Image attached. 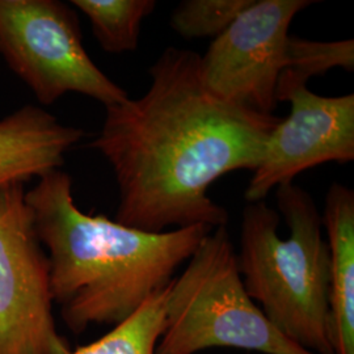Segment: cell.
Wrapping results in <instances>:
<instances>
[{
	"mask_svg": "<svg viewBox=\"0 0 354 354\" xmlns=\"http://www.w3.org/2000/svg\"><path fill=\"white\" fill-rule=\"evenodd\" d=\"M197 53L167 48L149 70L138 99L106 106L91 143L113 168L114 221L146 232L203 225L227 226V210L209 197L219 177L254 171L274 114L222 102L203 86Z\"/></svg>",
	"mask_w": 354,
	"mask_h": 354,
	"instance_id": "obj_1",
	"label": "cell"
},
{
	"mask_svg": "<svg viewBox=\"0 0 354 354\" xmlns=\"http://www.w3.org/2000/svg\"><path fill=\"white\" fill-rule=\"evenodd\" d=\"M26 197L49 259L53 302L74 333L125 322L165 290L214 230L196 225L146 232L84 213L61 169L39 177Z\"/></svg>",
	"mask_w": 354,
	"mask_h": 354,
	"instance_id": "obj_2",
	"label": "cell"
},
{
	"mask_svg": "<svg viewBox=\"0 0 354 354\" xmlns=\"http://www.w3.org/2000/svg\"><path fill=\"white\" fill-rule=\"evenodd\" d=\"M277 206L290 230L279 236V214L264 201L241 215V279L266 319L314 354H335L329 313V253L322 215L310 193L294 184L277 188Z\"/></svg>",
	"mask_w": 354,
	"mask_h": 354,
	"instance_id": "obj_3",
	"label": "cell"
},
{
	"mask_svg": "<svg viewBox=\"0 0 354 354\" xmlns=\"http://www.w3.org/2000/svg\"><path fill=\"white\" fill-rule=\"evenodd\" d=\"M210 348L314 354L282 335L248 295L227 226L214 228L169 283L155 354H197Z\"/></svg>",
	"mask_w": 354,
	"mask_h": 354,
	"instance_id": "obj_4",
	"label": "cell"
},
{
	"mask_svg": "<svg viewBox=\"0 0 354 354\" xmlns=\"http://www.w3.org/2000/svg\"><path fill=\"white\" fill-rule=\"evenodd\" d=\"M0 55L42 105L70 92L105 108L129 99L93 64L75 13L61 1L0 0Z\"/></svg>",
	"mask_w": 354,
	"mask_h": 354,
	"instance_id": "obj_5",
	"label": "cell"
},
{
	"mask_svg": "<svg viewBox=\"0 0 354 354\" xmlns=\"http://www.w3.org/2000/svg\"><path fill=\"white\" fill-rule=\"evenodd\" d=\"M24 184L0 188V354H68L53 315L50 266Z\"/></svg>",
	"mask_w": 354,
	"mask_h": 354,
	"instance_id": "obj_6",
	"label": "cell"
},
{
	"mask_svg": "<svg viewBox=\"0 0 354 354\" xmlns=\"http://www.w3.org/2000/svg\"><path fill=\"white\" fill-rule=\"evenodd\" d=\"M310 0H252L200 58L203 86L222 102L273 114L289 28Z\"/></svg>",
	"mask_w": 354,
	"mask_h": 354,
	"instance_id": "obj_7",
	"label": "cell"
},
{
	"mask_svg": "<svg viewBox=\"0 0 354 354\" xmlns=\"http://www.w3.org/2000/svg\"><path fill=\"white\" fill-rule=\"evenodd\" d=\"M290 114L273 129L244 193L247 203L264 201L273 189L292 184L304 171L354 160V95L326 97L307 87L289 92Z\"/></svg>",
	"mask_w": 354,
	"mask_h": 354,
	"instance_id": "obj_8",
	"label": "cell"
},
{
	"mask_svg": "<svg viewBox=\"0 0 354 354\" xmlns=\"http://www.w3.org/2000/svg\"><path fill=\"white\" fill-rule=\"evenodd\" d=\"M86 136L48 111L26 105L0 120V188L61 169L64 155Z\"/></svg>",
	"mask_w": 354,
	"mask_h": 354,
	"instance_id": "obj_9",
	"label": "cell"
},
{
	"mask_svg": "<svg viewBox=\"0 0 354 354\" xmlns=\"http://www.w3.org/2000/svg\"><path fill=\"white\" fill-rule=\"evenodd\" d=\"M323 227L329 253V313L335 354H354V192L333 183L326 194Z\"/></svg>",
	"mask_w": 354,
	"mask_h": 354,
	"instance_id": "obj_10",
	"label": "cell"
},
{
	"mask_svg": "<svg viewBox=\"0 0 354 354\" xmlns=\"http://www.w3.org/2000/svg\"><path fill=\"white\" fill-rule=\"evenodd\" d=\"M354 70V41H311L289 36L285 50L283 68L276 87V102L297 88L307 87L313 76L324 75L332 68Z\"/></svg>",
	"mask_w": 354,
	"mask_h": 354,
	"instance_id": "obj_11",
	"label": "cell"
},
{
	"mask_svg": "<svg viewBox=\"0 0 354 354\" xmlns=\"http://www.w3.org/2000/svg\"><path fill=\"white\" fill-rule=\"evenodd\" d=\"M71 4L88 17L102 49L114 54L138 48L142 23L156 7L153 0H73Z\"/></svg>",
	"mask_w": 354,
	"mask_h": 354,
	"instance_id": "obj_12",
	"label": "cell"
},
{
	"mask_svg": "<svg viewBox=\"0 0 354 354\" xmlns=\"http://www.w3.org/2000/svg\"><path fill=\"white\" fill-rule=\"evenodd\" d=\"M168 286L102 337L68 354H155L165 329Z\"/></svg>",
	"mask_w": 354,
	"mask_h": 354,
	"instance_id": "obj_13",
	"label": "cell"
},
{
	"mask_svg": "<svg viewBox=\"0 0 354 354\" xmlns=\"http://www.w3.org/2000/svg\"><path fill=\"white\" fill-rule=\"evenodd\" d=\"M252 0H185L172 13L171 26L185 39L218 37Z\"/></svg>",
	"mask_w": 354,
	"mask_h": 354,
	"instance_id": "obj_14",
	"label": "cell"
}]
</instances>
